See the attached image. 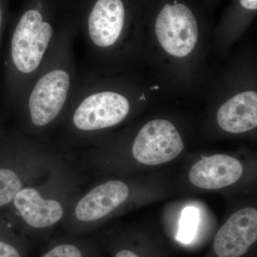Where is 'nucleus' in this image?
<instances>
[{
  "instance_id": "nucleus-1",
  "label": "nucleus",
  "mask_w": 257,
  "mask_h": 257,
  "mask_svg": "<svg viewBox=\"0 0 257 257\" xmlns=\"http://www.w3.org/2000/svg\"><path fill=\"white\" fill-rule=\"evenodd\" d=\"M73 16L72 0H23L10 15L0 79V104L9 117Z\"/></svg>"
},
{
  "instance_id": "nucleus-2",
  "label": "nucleus",
  "mask_w": 257,
  "mask_h": 257,
  "mask_svg": "<svg viewBox=\"0 0 257 257\" xmlns=\"http://www.w3.org/2000/svg\"><path fill=\"white\" fill-rule=\"evenodd\" d=\"M74 15L60 32L46 60L10 117L14 127L31 138L52 140L63 121L78 81L74 44Z\"/></svg>"
},
{
  "instance_id": "nucleus-3",
  "label": "nucleus",
  "mask_w": 257,
  "mask_h": 257,
  "mask_svg": "<svg viewBox=\"0 0 257 257\" xmlns=\"http://www.w3.org/2000/svg\"><path fill=\"white\" fill-rule=\"evenodd\" d=\"M82 184L83 172L67 152L45 179L22 189L2 210L29 239H47L62 224Z\"/></svg>"
},
{
  "instance_id": "nucleus-4",
  "label": "nucleus",
  "mask_w": 257,
  "mask_h": 257,
  "mask_svg": "<svg viewBox=\"0 0 257 257\" xmlns=\"http://www.w3.org/2000/svg\"><path fill=\"white\" fill-rule=\"evenodd\" d=\"M130 109L131 104L124 94L101 88L92 74L79 69L77 87L55 142L64 151H79L96 133L121 124Z\"/></svg>"
},
{
  "instance_id": "nucleus-5",
  "label": "nucleus",
  "mask_w": 257,
  "mask_h": 257,
  "mask_svg": "<svg viewBox=\"0 0 257 257\" xmlns=\"http://www.w3.org/2000/svg\"><path fill=\"white\" fill-rule=\"evenodd\" d=\"M66 152L53 140L31 138L13 126L0 143V209L45 179Z\"/></svg>"
},
{
  "instance_id": "nucleus-6",
  "label": "nucleus",
  "mask_w": 257,
  "mask_h": 257,
  "mask_svg": "<svg viewBox=\"0 0 257 257\" xmlns=\"http://www.w3.org/2000/svg\"><path fill=\"white\" fill-rule=\"evenodd\" d=\"M130 189L124 181L111 179L75 197L60 226L67 234L83 236L128 200Z\"/></svg>"
},
{
  "instance_id": "nucleus-7",
  "label": "nucleus",
  "mask_w": 257,
  "mask_h": 257,
  "mask_svg": "<svg viewBox=\"0 0 257 257\" xmlns=\"http://www.w3.org/2000/svg\"><path fill=\"white\" fill-rule=\"evenodd\" d=\"M184 144L175 125L165 119L149 121L134 140L132 154L143 165H162L180 155Z\"/></svg>"
},
{
  "instance_id": "nucleus-8",
  "label": "nucleus",
  "mask_w": 257,
  "mask_h": 257,
  "mask_svg": "<svg viewBox=\"0 0 257 257\" xmlns=\"http://www.w3.org/2000/svg\"><path fill=\"white\" fill-rule=\"evenodd\" d=\"M155 30L164 50L172 56L184 57L194 50L198 39L197 20L183 4L166 5L157 17Z\"/></svg>"
},
{
  "instance_id": "nucleus-9",
  "label": "nucleus",
  "mask_w": 257,
  "mask_h": 257,
  "mask_svg": "<svg viewBox=\"0 0 257 257\" xmlns=\"http://www.w3.org/2000/svg\"><path fill=\"white\" fill-rule=\"evenodd\" d=\"M257 239V211L244 208L236 211L220 228L214 241L218 257H241Z\"/></svg>"
},
{
  "instance_id": "nucleus-10",
  "label": "nucleus",
  "mask_w": 257,
  "mask_h": 257,
  "mask_svg": "<svg viewBox=\"0 0 257 257\" xmlns=\"http://www.w3.org/2000/svg\"><path fill=\"white\" fill-rule=\"evenodd\" d=\"M243 174L241 162L226 155L204 157L192 166L189 178L199 188L218 189L236 183Z\"/></svg>"
},
{
  "instance_id": "nucleus-11",
  "label": "nucleus",
  "mask_w": 257,
  "mask_h": 257,
  "mask_svg": "<svg viewBox=\"0 0 257 257\" xmlns=\"http://www.w3.org/2000/svg\"><path fill=\"white\" fill-rule=\"evenodd\" d=\"M218 124L224 131L239 134L257 126V94L253 91L239 93L225 102L218 110Z\"/></svg>"
},
{
  "instance_id": "nucleus-12",
  "label": "nucleus",
  "mask_w": 257,
  "mask_h": 257,
  "mask_svg": "<svg viewBox=\"0 0 257 257\" xmlns=\"http://www.w3.org/2000/svg\"><path fill=\"white\" fill-rule=\"evenodd\" d=\"M30 239L20 233L0 209V257H28Z\"/></svg>"
},
{
  "instance_id": "nucleus-13",
  "label": "nucleus",
  "mask_w": 257,
  "mask_h": 257,
  "mask_svg": "<svg viewBox=\"0 0 257 257\" xmlns=\"http://www.w3.org/2000/svg\"><path fill=\"white\" fill-rule=\"evenodd\" d=\"M40 257H97V255L89 240L67 234L52 240Z\"/></svg>"
},
{
  "instance_id": "nucleus-14",
  "label": "nucleus",
  "mask_w": 257,
  "mask_h": 257,
  "mask_svg": "<svg viewBox=\"0 0 257 257\" xmlns=\"http://www.w3.org/2000/svg\"><path fill=\"white\" fill-rule=\"evenodd\" d=\"M199 214L197 208L189 206L184 208L179 221L177 240L183 243L192 242L197 232Z\"/></svg>"
},
{
  "instance_id": "nucleus-15",
  "label": "nucleus",
  "mask_w": 257,
  "mask_h": 257,
  "mask_svg": "<svg viewBox=\"0 0 257 257\" xmlns=\"http://www.w3.org/2000/svg\"><path fill=\"white\" fill-rule=\"evenodd\" d=\"M10 0H0V62L3 53V42L6 29L8 27Z\"/></svg>"
},
{
  "instance_id": "nucleus-16",
  "label": "nucleus",
  "mask_w": 257,
  "mask_h": 257,
  "mask_svg": "<svg viewBox=\"0 0 257 257\" xmlns=\"http://www.w3.org/2000/svg\"><path fill=\"white\" fill-rule=\"evenodd\" d=\"M8 117H9V116L7 115L4 109L2 107L1 104H0V143L3 141V139L9 133V131L7 130L6 124H5Z\"/></svg>"
},
{
  "instance_id": "nucleus-17",
  "label": "nucleus",
  "mask_w": 257,
  "mask_h": 257,
  "mask_svg": "<svg viewBox=\"0 0 257 257\" xmlns=\"http://www.w3.org/2000/svg\"><path fill=\"white\" fill-rule=\"evenodd\" d=\"M113 257H140L138 253L133 251L131 248L126 246H120L117 247L114 251Z\"/></svg>"
},
{
  "instance_id": "nucleus-18",
  "label": "nucleus",
  "mask_w": 257,
  "mask_h": 257,
  "mask_svg": "<svg viewBox=\"0 0 257 257\" xmlns=\"http://www.w3.org/2000/svg\"><path fill=\"white\" fill-rule=\"evenodd\" d=\"M241 6L247 10L257 9V0H240Z\"/></svg>"
},
{
  "instance_id": "nucleus-19",
  "label": "nucleus",
  "mask_w": 257,
  "mask_h": 257,
  "mask_svg": "<svg viewBox=\"0 0 257 257\" xmlns=\"http://www.w3.org/2000/svg\"><path fill=\"white\" fill-rule=\"evenodd\" d=\"M159 88H160V87H157V86H156V87L151 88V89H159Z\"/></svg>"
}]
</instances>
